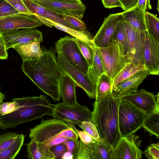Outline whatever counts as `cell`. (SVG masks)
<instances>
[{
	"label": "cell",
	"mask_w": 159,
	"mask_h": 159,
	"mask_svg": "<svg viewBox=\"0 0 159 159\" xmlns=\"http://www.w3.org/2000/svg\"><path fill=\"white\" fill-rule=\"evenodd\" d=\"M41 49L40 58L22 60V70L44 93L59 101V83L64 73L58 65L55 49L51 47L48 50L43 45Z\"/></svg>",
	"instance_id": "6da1fadb"
},
{
	"label": "cell",
	"mask_w": 159,
	"mask_h": 159,
	"mask_svg": "<svg viewBox=\"0 0 159 159\" xmlns=\"http://www.w3.org/2000/svg\"><path fill=\"white\" fill-rule=\"evenodd\" d=\"M120 101L112 93L93 103L92 121L98 130L100 140L112 149L121 137L118 120Z\"/></svg>",
	"instance_id": "7a4b0ae2"
},
{
	"label": "cell",
	"mask_w": 159,
	"mask_h": 159,
	"mask_svg": "<svg viewBox=\"0 0 159 159\" xmlns=\"http://www.w3.org/2000/svg\"><path fill=\"white\" fill-rule=\"evenodd\" d=\"M12 100L17 102V108L11 113L0 115L2 129L14 128L44 115H52L54 104L44 95L14 98Z\"/></svg>",
	"instance_id": "3957f363"
},
{
	"label": "cell",
	"mask_w": 159,
	"mask_h": 159,
	"mask_svg": "<svg viewBox=\"0 0 159 159\" xmlns=\"http://www.w3.org/2000/svg\"><path fill=\"white\" fill-rule=\"evenodd\" d=\"M146 114L131 103L120 100L118 120L121 137L128 136L134 134L140 129Z\"/></svg>",
	"instance_id": "277c9868"
},
{
	"label": "cell",
	"mask_w": 159,
	"mask_h": 159,
	"mask_svg": "<svg viewBox=\"0 0 159 159\" xmlns=\"http://www.w3.org/2000/svg\"><path fill=\"white\" fill-rule=\"evenodd\" d=\"M98 48L105 73L112 82L115 77L126 64L129 62L124 47L120 42L113 40L108 46Z\"/></svg>",
	"instance_id": "5b68a950"
},
{
	"label": "cell",
	"mask_w": 159,
	"mask_h": 159,
	"mask_svg": "<svg viewBox=\"0 0 159 159\" xmlns=\"http://www.w3.org/2000/svg\"><path fill=\"white\" fill-rule=\"evenodd\" d=\"M56 52H61L72 65L84 73H88V63L82 54L75 38L66 35L55 43Z\"/></svg>",
	"instance_id": "8992f818"
},
{
	"label": "cell",
	"mask_w": 159,
	"mask_h": 159,
	"mask_svg": "<svg viewBox=\"0 0 159 159\" xmlns=\"http://www.w3.org/2000/svg\"><path fill=\"white\" fill-rule=\"evenodd\" d=\"M70 127L64 120L54 118L42 119L41 123L30 129L29 137L38 143L48 144L62 130Z\"/></svg>",
	"instance_id": "52a82bcc"
},
{
	"label": "cell",
	"mask_w": 159,
	"mask_h": 159,
	"mask_svg": "<svg viewBox=\"0 0 159 159\" xmlns=\"http://www.w3.org/2000/svg\"><path fill=\"white\" fill-rule=\"evenodd\" d=\"M58 65L62 71L70 78L77 86L82 88L88 96L95 99L96 84L92 82L88 73H84L70 63L61 52H57Z\"/></svg>",
	"instance_id": "ba28073f"
},
{
	"label": "cell",
	"mask_w": 159,
	"mask_h": 159,
	"mask_svg": "<svg viewBox=\"0 0 159 159\" xmlns=\"http://www.w3.org/2000/svg\"><path fill=\"white\" fill-rule=\"evenodd\" d=\"M54 106L52 116L54 118L71 122L77 125L83 121H92V111L85 106L79 103L70 106L62 102Z\"/></svg>",
	"instance_id": "9c48e42d"
},
{
	"label": "cell",
	"mask_w": 159,
	"mask_h": 159,
	"mask_svg": "<svg viewBox=\"0 0 159 159\" xmlns=\"http://www.w3.org/2000/svg\"><path fill=\"white\" fill-rule=\"evenodd\" d=\"M133 134L121 137L113 149L111 159H142L143 152L139 148L142 141Z\"/></svg>",
	"instance_id": "30bf717a"
},
{
	"label": "cell",
	"mask_w": 159,
	"mask_h": 159,
	"mask_svg": "<svg viewBox=\"0 0 159 159\" xmlns=\"http://www.w3.org/2000/svg\"><path fill=\"white\" fill-rule=\"evenodd\" d=\"M142 53L145 68L152 75H159V42L147 30L142 33Z\"/></svg>",
	"instance_id": "8fae6325"
},
{
	"label": "cell",
	"mask_w": 159,
	"mask_h": 159,
	"mask_svg": "<svg viewBox=\"0 0 159 159\" xmlns=\"http://www.w3.org/2000/svg\"><path fill=\"white\" fill-rule=\"evenodd\" d=\"M43 23L34 14L20 13L0 18V35L3 33L21 28H37Z\"/></svg>",
	"instance_id": "7c38bea8"
},
{
	"label": "cell",
	"mask_w": 159,
	"mask_h": 159,
	"mask_svg": "<svg viewBox=\"0 0 159 159\" xmlns=\"http://www.w3.org/2000/svg\"><path fill=\"white\" fill-rule=\"evenodd\" d=\"M118 98L121 100L131 103L146 114L159 109V93L155 95L142 89Z\"/></svg>",
	"instance_id": "4fadbf2b"
},
{
	"label": "cell",
	"mask_w": 159,
	"mask_h": 159,
	"mask_svg": "<svg viewBox=\"0 0 159 159\" xmlns=\"http://www.w3.org/2000/svg\"><path fill=\"white\" fill-rule=\"evenodd\" d=\"M6 50L19 44L34 40H43L42 32L36 28L20 29L5 32L1 35Z\"/></svg>",
	"instance_id": "5bb4252c"
},
{
	"label": "cell",
	"mask_w": 159,
	"mask_h": 159,
	"mask_svg": "<svg viewBox=\"0 0 159 159\" xmlns=\"http://www.w3.org/2000/svg\"><path fill=\"white\" fill-rule=\"evenodd\" d=\"M123 12L110 14L105 18L92 42L98 48L108 46L112 41V37L117 23L122 20Z\"/></svg>",
	"instance_id": "9a60e30c"
},
{
	"label": "cell",
	"mask_w": 159,
	"mask_h": 159,
	"mask_svg": "<svg viewBox=\"0 0 159 159\" xmlns=\"http://www.w3.org/2000/svg\"><path fill=\"white\" fill-rule=\"evenodd\" d=\"M32 1L59 15H73L81 20L86 10L83 3H71L53 0Z\"/></svg>",
	"instance_id": "2e32d148"
},
{
	"label": "cell",
	"mask_w": 159,
	"mask_h": 159,
	"mask_svg": "<svg viewBox=\"0 0 159 159\" xmlns=\"http://www.w3.org/2000/svg\"><path fill=\"white\" fill-rule=\"evenodd\" d=\"M124 21V20H123ZM129 48L126 55L129 62L144 65L142 53V33L124 21Z\"/></svg>",
	"instance_id": "e0dca14e"
},
{
	"label": "cell",
	"mask_w": 159,
	"mask_h": 159,
	"mask_svg": "<svg viewBox=\"0 0 159 159\" xmlns=\"http://www.w3.org/2000/svg\"><path fill=\"white\" fill-rule=\"evenodd\" d=\"M149 74L148 71L146 69L138 71L120 82L116 90L113 91V94L119 97L136 91L140 84Z\"/></svg>",
	"instance_id": "ac0fdd59"
},
{
	"label": "cell",
	"mask_w": 159,
	"mask_h": 159,
	"mask_svg": "<svg viewBox=\"0 0 159 159\" xmlns=\"http://www.w3.org/2000/svg\"><path fill=\"white\" fill-rule=\"evenodd\" d=\"M36 16L43 24L51 28L54 27L58 30L70 34L73 37L81 40L90 45H94L92 42L93 38V35L87 29L82 31L77 30L49 19Z\"/></svg>",
	"instance_id": "d6986e66"
},
{
	"label": "cell",
	"mask_w": 159,
	"mask_h": 159,
	"mask_svg": "<svg viewBox=\"0 0 159 159\" xmlns=\"http://www.w3.org/2000/svg\"><path fill=\"white\" fill-rule=\"evenodd\" d=\"M76 86L75 83L64 73L61 79L59 85L60 96L64 104L73 106L78 103L75 93Z\"/></svg>",
	"instance_id": "ffe728a7"
},
{
	"label": "cell",
	"mask_w": 159,
	"mask_h": 159,
	"mask_svg": "<svg viewBox=\"0 0 159 159\" xmlns=\"http://www.w3.org/2000/svg\"><path fill=\"white\" fill-rule=\"evenodd\" d=\"M146 12V10L136 6L123 12V20L136 30L144 32L147 30L145 21Z\"/></svg>",
	"instance_id": "44dd1931"
},
{
	"label": "cell",
	"mask_w": 159,
	"mask_h": 159,
	"mask_svg": "<svg viewBox=\"0 0 159 159\" xmlns=\"http://www.w3.org/2000/svg\"><path fill=\"white\" fill-rule=\"evenodd\" d=\"M29 10L36 16H40L52 20L68 27L76 30L63 19L61 15L46 9L31 0H22Z\"/></svg>",
	"instance_id": "7402d4cb"
},
{
	"label": "cell",
	"mask_w": 159,
	"mask_h": 159,
	"mask_svg": "<svg viewBox=\"0 0 159 159\" xmlns=\"http://www.w3.org/2000/svg\"><path fill=\"white\" fill-rule=\"evenodd\" d=\"M41 43L34 40L16 45L12 48L17 52L22 60H29L40 57L42 55Z\"/></svg>",
	"instance_id": "603a6c76"
},
{
	"label": "cell",
	"mask_w": 159,
	"mask_h": 159,
	"mask_svg": "<svg viewBox=\"0 0 159 159\" xmlns=\"http://www.w3.org/2000/svg\"><path fill=\"white\" fill-rule=\"evenodd\" d=\"M145 69V67L143 64H137L131 62L127 63L113 80L112 84L113 91L116 90L118 85L120 82L138 71Z\"/></svg>",
	"instance_id": "cb8c5ba5"
},
{
	"label": "cell",
	"mask_w": 159,
	"mask_h": 159,
	"mask_svg": "<svg viewBox=\"0 0 159 159\" xmlns=\"http://www.w3.org/2000/svg\"><path fill=\"white\" fill-rule=\"evenodd\" d=\"M105 73L99 49L94 45L93 62L92 66L89 68L88 74L92 82L96 84L99 78Z\"/></svg>",
	"instance_id": "d4e9b609"
},
{
	"label": "cell",
	"mask_w": 159,
	"mask_h": 159,
	"mask_svg": "<svg viewBox=\"0 0 159 159\" xmlns=\"http://www.w3.org/2000/svg\"><path fill=\"white\" fill-rule=\"evenodd\" d=\"M142 127L149 133L150 136L155 135L157 138H159V109L146 114Z\"/></svg>",
	"instance_id": "484cf974"
},
{
	"label": "cell",
	"mask_w": 159,
	"mask_h": 159,
	"mask_svg": "<svg viewBox=\"0 0 159 159\" xmlns=\"http://www.w3.org/2000/svg\"><path fill=\"white\" fill-rule=\"evenodd\" d=\"M112 82L105 73L98 78L96 84L95 101L112 93Z\"/></svg>",
	"instance_id": "4316f807"
},
{
	"label": "cell",
	"mask_w": 159,
	"mask_h": 159,
	"mask_svg": "<svg viewBox=\"0 0 159 159\" xmlns=\"http://www.w3.org/2000/svg\"><path fill=\"white\" fill-rule=\"evenodd\" d=\"M112 149L102 141H97L91 146L90 159H111Z\"/></svg>",
	"instance_id": "83f0119b"
},
{
	"label": "cell",
	"mask_w": 159,
	"mask_h": 159,
	"mask_svg": "<svg viewBox=\"0 0 159 159\" xmlns=\"http://www.w3.org/2000/svg\"><path fill=\"white\" fill-rule=\"evenodd\" d=\"M25 138L24 134H19L15 141L0 153V159H14L20 150Z\"/></svg>",
	"instance_id": "f1b7e54d"
},
{
	"label": "cell",
	"mask_w": 159,
	"mask_h": 159,
	"mask_svg": "<svg viewBox=\"0 0 159 159\" xmlns=\"http://www.w3.org/2000/svg\"><path fill=\"white\" fill-rule=\"evenodd\" d=\"M145 21L147 30L149 34L159 42V20L154 14L146 11Z\"/></svg>",
	"instance_id": "f546056e"
},
{
	"label": "cell",
	"mask_w": 159,
	"mask_h": 159,
	"mask_svg": "<svg viewBox=\"0 0 159 159\" xmlns=\"http://www.w3.org/2000/svg\"><path fill=\"white\" fill-rule=\"evenodd\" d=\"M123 19L117 23L113 34L112 40L121 43L123 46L125 53L129 52L128 40L124 24Z\"/></svg>",
	"instance_id": "4dcf8cb0"
},
{
	"label": "cell",
	"mask_w": 159,
	"mask_h": 159,
	"mask_svg": "<svg viewBox=\"0 0 159 159\" xmlns=\"http://www.w3.org/2000/svg\"><path fill=\"white\" fill-rule=\"evenodd\" d=\"M76 42L82 54L86 60L89 67L92 65L94 56V45L91 46L79 39L75 38Z\"/></svg>",
	"instance_id": "1f68e13d"
},
{
	"label": "cell",
	"mask_w": 159,
	"mask_h": 159,
	"mask_svg": "<svg viewBox=\"0 0 159 159\" xmlns=\"http://www.w3.org/2000/svg\"><path fill=\"white\" fill-rule=\"evenodd\" d=\"M78 125L97 141L100 140L98 130L92 121H83Z\"/></svg>",
	"instance_id": "d6a6232c"
},
{
	"label": "cell",
	"mask_w": 159,
	"mask_h": 159,
	"mask_svg": "<svg viewBox=\"0 0 159 159\" xmlns=\"http://www.w3.org/2000/svg\"><path fill=\"white\" fill-rule=\"evenodd\" d=\"M19 134L15 132H9L0 135V153L15 141Z\"/></svg>",
	"instance_id": "836d02e7"
},
{
	"label": "cell",
	"mask_w": 159,
	"mask_h": 159,
	"mask_svg": "<svg viewBox=\"0 0 159 159\" xmlns=\"http://www.w3.org/2000/svg\"><path fill=\"white\" fill-rule=\"evenodd\" d=\"M61 16L63 19L76 30L82 31L87 29L85 23L76 16L64 14L61 15Z\"/></svg>",
	"instance_id": "e575fe53"
},
{
	"label": "cell",
	"mask_w": 159,
	"mask_h": 159,
	"mask_svg": "<svg viewBox=\"0 0 159 159\" xmlns=\"http://www.w3.org/2000/svg\"><path fill=\"white\" fill-rule=\"evenodd\" d=\"M78 134L80 139L84 144L92 145L97 141L85 132L78 129L74 124L70 121H65Z\"/></svg>",
	"instance_id": "d590c367"
},
{
	"label": "cell",
	"mask_w": 159,
	"mask_h": 159,
	"mask_svg": "<svg viewBox=\"0 0 159 159\" xmlns=\"http://www.w3.org/2000/svg\"><path fill=\"white\" fill-rule=\"evenodd\" d=\"M38 143L31 139L26 145V151L27 153V157L30 159H44L38 151Z\"/></svg>",
	"instance_id": "8d00e7d4"
},
{
	"label": "cell",
	"mask_w": 159,
	"mask_h": 159,
	"mask_svg": "<svg viewBox=\"0 0 159 159\" xmlns=\"http://www.w3.org/2000/svg\"><path fill=\"white\" fill-rule=\"evenodd\" d=\"M19 12L6 0H0V18Z\"/></svg>",
	"instance_id": "74e56055"
},
{
	"label": "cell",
	"mask_w": 159,
	"mask_h": 159,
	"mask_svg": "<svg viewBox=\"0 0 159 159\" xmlns=\"http://www.w3.org/2000/svg\"><path fill=\"white\" fill-rule=\"evenodd\" d=\"M92 146L84 143L80 139L79 148L75 159H90V153Z\"/></svg>",
	"instance_id": "f35d334b"
},
{
	"label": "cell",
	"mask_w": 159,
	"mask_h": 159,
	"mask_svg": "<svg viewBox=\"0 0 159 159\" xmlns=\"http://www.w3.org/2000/svg\"><path fill=\"white\" fill-rule=\"evenodd\" d=\"M143 153L148 159H159V143L151 144L146 148Z\"/></svg>",
	"instance_id": "ab89813d"
},
{
	"label": "cell",
	"mask_w": 159,
	"mask_h": 159,
	"mask_svg": "<svg viewBox=\"0 0 159 159\" xmlns=\"http://www.w3.org/2000/svg\"><path fill=\"white\" fill-rule=\"evenodd\" d=\"M38 149L44 159H54L55 156L50 149L49 145L44 143H38Z\"/></svg>",
	"instance_id": "60d3db41"
},
{
	"label": "cell",
	"mask_w": 159,
	"mask_h": 159,
	"mask_svg": "<svg viewBox=\"0 0 159 159\" xmlns=\"http://www.w3.org/2000/svg\"><path fill=\"white\" fill-rule=\"evenodd\" d=\"M63 143L66 146L67 151L72 154L73 159H75L79 148L80 141L78 139H68Z\"/></svg>",
	"instance_id": "b9f144b4"
},
{
	"label": "cell",
	"mask_w": 159,
	"mask_h": 159,
	"mask_svg": "<svg viewBox=\"0 0 159 159\" xmlns=\"http://www.w3.org/2000/svg\"><path fill=\"white\" fill-rule=\"evenodd\" d=\"M17 108V102L12 100L10 102L2 103L0 104V115H3L11 113Z\"/></svg>",
	"instance_id": "7bdbcfd3"
},
{
	"label": "cell",
	"mask_w": 159,
	"mask_h": 159,
	"mask_svg": "<svg viewBox=\"0 0 159 159\" xmlns=\"http://www.w3.org/2000/svg\"><path fill=\"white\" fill-rule=\"evenodd\" d=\"M19 12L20 13L33 14L28 9L22 0H6Z\"/></svg>",
	"instance_id": "ee69618b"
},
{
	"label": "cell",
	"mask_w": 159,
	"mask_h": 159,
	"mask_svg": "<svg viewBox=\"0 0 159 159\" xmlns=\"http://www.w3.org/2000/svg\"><path fill=\"white\" fill-rule=\"evenodd\" d=\"M50 149L55 156V159H61L64 154L67 151L66 146L63 143L53 146L50 147Z\"/></svg>",
	"instance_id": "f6af8a7d"
},
{
	"label": "cell",
	"mask_w": 159,
	"mask_h": 159,
	"mask_svg": "<svg viewBox=\"0 0 159 159\" xmlns=\"http://www.w3.org/2000/svg\"><path fill=\"white\" fill-rule=\"evenodd\" d=\"M56 137H61L73 140H78V135L71 127L64 130L60 132Z\"/></svg>",
	"instance_id": "bcb514c9"
},
{
	"label": "cell",
	"mask_w": 159,
	"mask_h": 159,
	"mask_svg": "<svg viewBox=\"0 0 159 159\" xmlns=\"http://www.w3.org/2000/svg\"><path fill=\"white\" fill-rule=\"evenodd\" d=\"M122 5V10L125 11L135 6L139 0H119Z\"/></svg>",
	"instance_id": "7dc6e473"
},
{
	"label": "cell",
	"mask_w": 159,
	"mask_h": 159,
	"mask_svg": "<svg viewBox=\"0 0 159 159\" xmlns=\"http://www.w3.org/2000/svg\"><path fill=\"white\" fill-rule=\"evenodd\" d=\"M101 1L104 6L106 8L120 7L122 8V5L119 0H101Z\"/></svg>",
	"instance_id": "c3c4849f"
},
{
	"label": "cell",
	"mask_w": 159,
	"mask_h": 159,
	"mask_svg": "<svg viewBox=\"0 0 159 159\" xmlns=\"http://www.w3.org/2000/svg\"><path fill=\"white\" fill-rule=\"evenodd\" d=\"M136 6L143 10L152 9L150 0H139Z\"/></svg>",
	"instance_id": "681fc988"
},
{
	"label": "cell",
	"mask_w": 159,
	"mask_h": 159,
	"mask_svg": "<svg viewBox=\"0 0 159 159\" xmlns=\"http://www.w3.org/2000/svg\"><path fill=\"white\" fill-rule=\"evenodd\" d=\"M68 139H69L61 137H56L51 141L49 146L50 147L53 146L63 143Z\"/></svg>",
	"instance_id": "f907efd6"
},
{
	"label": "cell",
	"mask_w": 159,
	"mask_h": 159,
	"mask_svg": "<svg viewBox=\"0 0 159 159\" xmlns=\"http://www.w3.org/2000/svg\"><path fill=\"white\" fill-rule=\"evenodd\" d=\"M7 50L0 48V60H6L8 58Z\"/></svg>",
	"instance_id": "816d5d0a"
},
{
	"label": "cell",
	"mask_w": 159,
	"mask_h": 159,
	"mask_svg": "<svg viewBox=\"0 0 159 159\" xmlns=\"http://www.w3.org/2000/svg\"><path fill=\"white\" fill-rule=\"evenodd\" d=\"M31 0V1H34V0ZM56 0L59 1L69 2V3H83L81 1V0Z\"/></svg>",
	"instance_id": "f5cc1de1"
},
{
	"label": "cell",
	"mask_w": 159,
	"mask_h": 159,
	"mask_svg": "<svg viewBox=\"0 0 159 159\" xmlns=\"http://www.w3.org/2000/svg\"><path fill=\"white\" fill-rule=\"evenodd\" d=\"M62 159H73L72 154L70 152H66L62 156Z\"/></svg>",
	"instance_id": "db71d44e"
},
{
	"label": "cell",
	"mask_w": 159,
	"mask_h": 159,
	"mask_svg": "<svg viewBox=\"0 0 159 159\" xmlns=\"http://www.w3.org/2000/svg\"><path fill=\"white\" fill-rule=\"evenodd\" d=\"M0 48L6 49L4 42L1 35H0Z\"/></svg>",
	"instance_id": "11a10c76"
},
{
	"label": "cell",
	"mask_w": 159,
	"mask_h": 159,
	"mask_svg": "<svg viewBox=\"0 0 159 159\" xmlns=\"http://www.w3.org/2000/svg\"><path fill=\"white\" fill-rule=\"evenodd\" d=\"M5 98V95L1 91L0 89V104L3 103L4 100Z\"/></svg>",
	"instance_id": "9f6ffc18"
}]
</instances>
